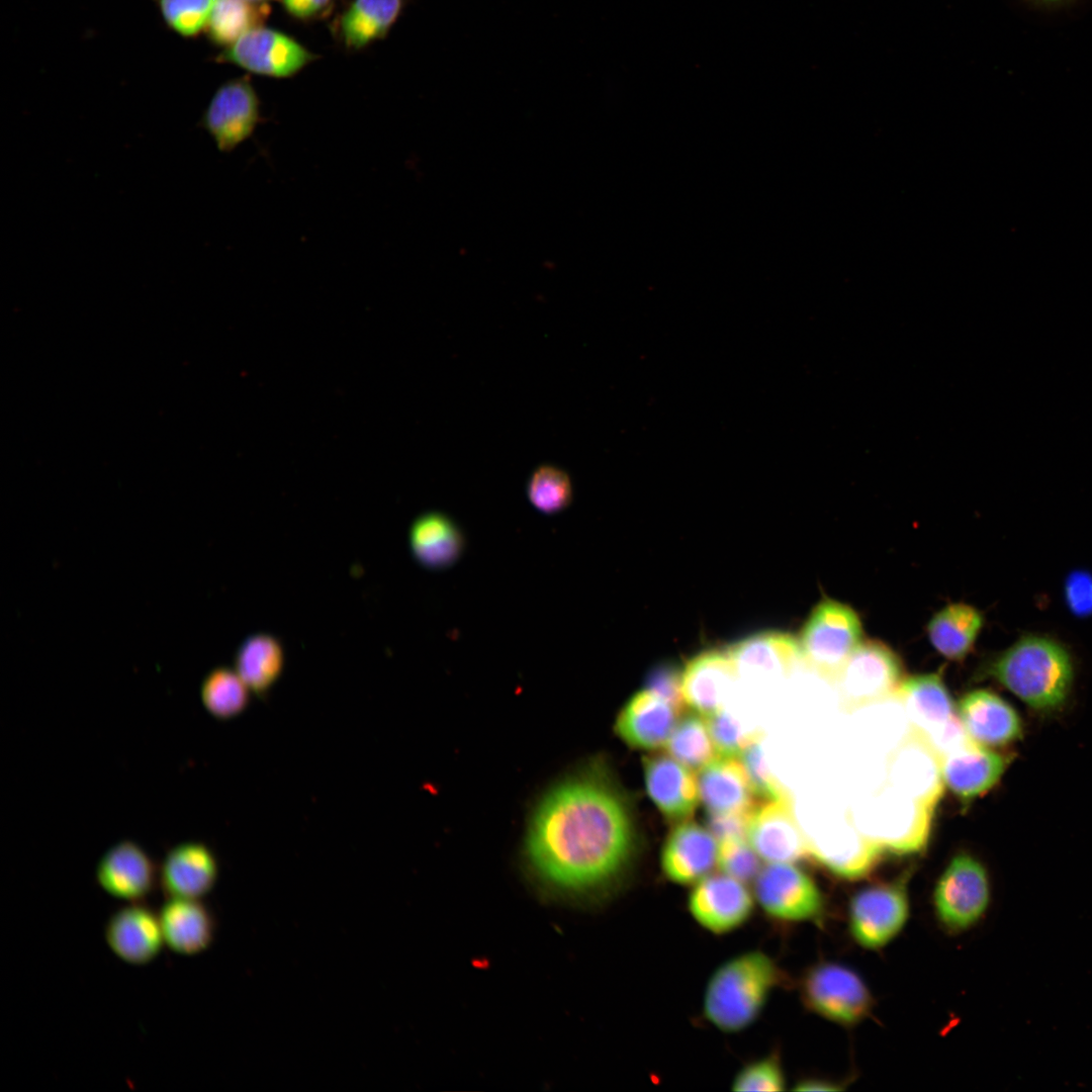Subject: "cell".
Listing matches in <instances>:
<instances>
[{"instance_id":"obj_1","label":"cell","mask_w":1092,"mask_h":1092,"mask_svg":"<svg viewBox=\"0 0 1092 1092\" xmlns=\"http://www.w3.org/2000/svg\"><path fill=\"white\" fill-rule=\"evenodd\" d=\"M634 847L629 808L606 765L590 759L558 778L528 816L522 857L543 886L593 894L612 886Z\"/></svg>"},{"instance_id":"obj_2","label":"cell","mask_w":1092,"mask_h":1092,"mask_svg":"<svg viewBox=\"0 0 1092 1092\" xmlns=\"http://www.w3.org/2000/svg\"><path fill=\"white\" fill-rule=\"evenodd\" d=\"M981 674L996 680L1042 715L1060 711L1074 684V665L1068 650L1060 642L1035 634L1020 637L989 659Z\"/></svg>"},{"instance_id":"obj_3","label":"cell","mask_w":1092,"mask_h":1092,"mask_svg":"<svg viewBox=\"0 0 1092 1092\" xmlns=\"http://www.w3.org/2000/svg\"><path fill=\"white\" fill-rule=\"evenodd\" d=\"M783 980L776 962L761 950L731 958L712 974L704 994V1015L724 1032H738L760 1015Z\"/></svg>"},{"instance_id":"obj_4","label":"cell","mask_w":1092,"mask_h":1092,"mask_svg":"<svg viewBox=\"0 0 1092 1092\" xmlns=\"http://www.w3.org/2000/svg\"><path fill=\"white\" fill-rule=\"evenodd\" d=\"M862 625L848 605L822 600L811 612L800 635L802 660L825 679L835 681L842 666L862 642Z\"/></svg>"},{"instance_id":"obj_5","label":"cell","mask_w":1092,"mask_h":1092,"mask_svg":"<svg viewBox=\"0 0 1092 1092\" xmlns=\"http://www.w3.org/2000/svg\"><path fill=\"white\" fill-rule=\"evenodd\" d=\"M800 995L806 1007L834 1023L851 1026L866 1019L874 997L854 970L836 962H820L803 975Z\"/></svg>"},{"instance_id":"obj_6","label":"cell","mask_w":1092,"mask_h":1092,"mask_svg":"<svg viewBox=\"0 0 1092 1092\" xmlns=\"http://www.w3.org/2000/svg\"><path fill=\"white\" fill-rule=\"evenodd\" d=\"M990 897V881L984 864L975 856L961 852L950 859L936 882L933 910L946 931L961 933L983 918Z\"/></svg>"},{"instance_id":"obj_7","label":"cell","mask_w":1092,"mask_h":1092,"mask_svg":"<svg viewBox=\"0 0 1092 1092\" xmlns=\"http://www.w3.org/2000/svg\"><path fill=\"white\" fill-rule=\"evenodd\" d=\"M911 874L907 870L892 881L867 886L852 895L848 926L858 945L882 948L904 928L910 910L907 885Z\"/></svg>"},{"instance_id":"obj_8","label":"cell","mask_w":1092,"mask_h":1092,"mask_svg":"<svg viewBox=\"0 0 1092 1092\" xmlns=\"http://www.w3.org/2000/svg\"><path fill=\"white\" fill-rule=\"evenodd\" d=\"M904 677L903 663L891 647L862 640L833 684L843 708L850 711L894 696Z\"/></svg>"},{"instance_id":"obj_9","label":"cell","mask_w":1092,"mask_h":1092,"mask_svg":"<svg viewBox=\"0 0 1092 1092\" xmlns=\"http://www.w3.org/2000/svg\"><path fill=\"white\" fill-rule=\"evenodd\" d=\"M869 810L874 825L858 830L884 852L910 854L925 848L934 809L890 787V792H883Z\"/></svg>"},{"instance_id":"obj_10","label":"cell","mask_w":1092,"mask_h":1092,"mask_svg":"<svg viewBox=\"0 0 1092 1092\" xmlns=\"http://www.w3.org/2000/svg\"><path fill=\"white\" fill-rule=\"evenodd\" d=\"M754 893L763 911L777 920L817 921L825 912L824 896L815 881L792 863L775 862L760 870Z\"/></svg>"},{"instance_id":"obj_11","label":"cell","mask_w":1092,"mask_h":1092,"mask_svg":"<svg viewBox=\"0 0 1092 1092\" xmlns=\"http://www.w3.org/2000/svg\"><path fill=\"white\" fill-rule=\"evenodd\" d=\"M261 120L258 95L247 78L217 88L202 118V127L220 152L229 153L252 136Z\"/></svg>"},{"instance_id":"obj_12","label":"cell","mask_w":1092,"mask_h":1092,"mask_svg":"<svg viewBox=\"0 0 1092 1092\" xmlns=\"http://www.w3.org/2000/svg\"><path fill=\"white\" fill-rule=\"evenodd\" d=\"M748 843L769 863L812 859V841L798 824L788 796L768 799L754 808L747 828Z\"/></svg>"},{"instance_id":"obj_13","label":"cell","mask_w":1092,"mask_h":1092,"mask_svg":"<svg viewBox=\"0 0 1092 1092\" xmlns=\"http://www.w3.org/2000/svg\"><path fill=\"white\" fill-rule=\"evenodd\" d=\"M888 780L900 794L935 809L944 787L940 755L924 735L913 729L892 753Z\"/></svg>"},{"instance_id":"obj_14","label":"cell","mask_w":1092,"mask_h":1092,"mask_svg":"<svg viewBox=\"0 0 1092 1092\" xmlns=\"http://www.w3.org/2000/svg\"><path fill=\"white\" fill-rule=\"evenodd\" d=\"M220 58L255 74L285 78L301 70L313 56L280 31L255 27L229 46Z\"/></svg>"},{"instance_id":"obj_15","label":"cell","mask_w":1092,"mask_h":1092,"mask_svg":"<svg viewBox=\"0 0 1092 1092\" xmlns=\"http://www.w3.org/2000/svg\"><path fill=\"white\" fill-rule=\"evenodd\" d=\"M688 909L703 928L724 934L749 919L753 899L742 882L723 873L706 876L695 884L689 895Z\"/></svg>"},{"instance_id":"obj_16","label":"cell","mask_w":1092,"mask_h":1092,"mask_svg":"<svg viewBox=\"0 0 1092 1092\" xmlns=\"http://www.w3.org/2000/svg\"><path fill=\"white\" fill-rule=\"evenodd\" d=\"M940 762L944 786L966 805L992 790L1008 765L1003 754L973 739L941 755Z\"/></svg>"},{"instance_id":"obj_17","label":"cell","mask_w":1092,"mask_h":1092,"mask_svg":"<svg viewBox=\"0 0 1092 1092\" xmlns=\"http://www.w3.org/2000/svg\"><path fill=\"white\" fill-rule=\"evenodd\" d=\"M957 710L966 732L978 744L1002 747L1022 736L1023 726L1017 711L992 691L968 692L960 699Z\"/></svg>"},{"instance_id":"obj_18","label":"cell","mask_w":1092,"mask_h":1092,"mask_svg":"<svg viewBox=\"0 0 1092 1092\" xmlns=\"http://www.w3.org/2000/svg\"><path fill=\"white\" fill-rule=\"evenodd\" d=\"M738 677L769 681L787 676L802 660L799 641L783 632H762L731 646L727 651Z\"/></svg>"},{"instance_id":"obj_19","label":"cell","mask_w":1092,"mask_h":1092,"mask_svg":"<svg viewBox=\"0 0 1092 1092\" xmlns=\"http://www.w3.org/2000/svg\"><path fill=\"white\" fill-rule=\"evenodd\" d=\"M737 678L728 652L705 651L692 658L681 671L684 703L700 714L711 715L724 708Z\"/></svg>"},{"instance_id":"obj_20","label":"cell","mask_w":1092,"mask_h":1092,"mask_svg":"<svg viewBox=\"0 0 1092 1092\" xmlns=\"http://www.w3.org/2000/svg\"><path fill=\"white\" fill-rule=\"evenodd\" d=\"M680 711L646 689L633 695L617 715L616 734L629 746L655 749L665 745Z\"/></svg>"},{"instance_id":"obj_21","label":"cell","mask_w":1092,"mask_h":1092,"mask_svg":"<svg viewBox=\"0 0 1092 1092\" xmlns=\"http://www.w3.org/2000/svg\"><path fill=\"white\" fill-rule=\"evenodd\" d=\"M96 878L102 889L111 896L138 902L152 892L156 869L151 856L140 844L121 840L100 858Z\"/></svg>"},{"instance_id":"obj_22","label":"cell","mask_w":1092,"mask_h":1092,"mask_svg":"<svg viewBox=\"0 0 1092 1092\" xmlns=\"http://www.w3.org/2000/svg\"><path fill=\"white\" fill-rule=\"evenodd\" d=\"M718 849L717 839L710 830L684 822L671 831L663 845V874L679 885L696 884L717 864Z\"/></svg>"},{"instance_id":"obj_23","label":"cell","mask_w":1092,"mask_h":1092,"mask_svg":"<svg viewBox=\"0 0 1092 1092\" xmlns=\"http://www.w3.org/2000/svg\"><path fill=\"white\" fill-rule=\"evenodd\" d=\"M218 863L204 843L188 841L172 847L164 857L160 882L169 898L199 899L211 891Z\"/></svg>"},{"instance_id":"obj_24","label":"cell","mask_w":1092,"mask_h":1092,"mask_svg":"<svg viewBox=\"0 0 1092 1092\" xmlns=\"http://www.w3.org/2000/svg\"><path fill=\"white\" fill-rule=\"evenodd\" d=\"M105 939L122 961L131 965H146L158 957L163 946L159 915L133 902L109 918L105 926Z\"/></svg>"},{"instance_id":"obj_25","label":"cell","mask_w":1092,"mask_h":1092,"mask_svg":"<svg viewBox=\"0 0 1092 1092\" xmlns=\"http://www.w3.org/2000/svg\"><path fill=\"white\" fill-rule=\"evenodd\" d=\"M414 559L429 570L452 567L462 557L466 539L461 527L450 516L430 511L417 517L408 531Z\"/></svg>"},{"instance_id":"obj_26","label":"cell","mask_w":1092,"mask_h":1092,"mask_svg":"<svg viewBox=\"0 0 1092 1092\" xmlns=\"http://www.w3.org/2000/svg\"><path fill=\"white\" fill-rule=\"evenodd\" d=\"M647 793L661 813L670 820L693 815L700 800L698 780L690 768L666 756L643 760Z\"/></svg>"},{"instance_id":"obj_27","label":"cell","mask_w":1092,"mask_h":1092,"mask_svg":"<svg viewBox=\"0 0 1092 1092\" xmlns=\"http://www.w3.org/2000/svg\"><path fill=\"white\" fill-rule=\"evenodd\" d=\"M894 696L913 723V729L927 739L957 716L951 696L938 672L904 677Z\"/></svg>"},{"instance_id":"obj_28","label":"cell","mask_w":1092,"mask_h":1092,"mask_svg":"<svg viewBox=\"0 0 1092 1092\" xmlns=\"http://www.w3.org/2000/svg\"><path fill=\"white\" fill-rule=\"evenodd\" d=\"M700 800L710 813L754 810V792L741 760L723 756L704 766L698 778Z\"/></svg>"},{"instance_id":"obj_29","label":"cell","mask_w":1092,"mask_h":1092,"mask_svg":"<svg viewBox=\"0 0 1092 1092\" xmlns=\"http://www.w3.org/2000/svg\"><path fill=\"white\" fill-rule=\"evenodd\" d=\"M158 915L164 941L179 954L199 953L214 937L212 915L198 899L169 898Z\"/></svg>"},{"instance_id":"obj_30","label":"cell","mask_w":1092,"mask_h":1092,"mask_svg":"<svg viewBox=\"0 0 1092 1092\" xmlns=\"http://www.w3.org/2000/svg\"><path fill=\"white\" fill-rule=\"evenodd\" d=\"M983 624L984 617L979 610L964 603H953L930 619L927 634L940 655L961 661L972 650Z\"/></svg>"},{"instance_id":"obj_31","label":"cell","mask_w":1092,"mask_h":1092,"mask_svg":"<svg viewBox=\"0 0 1092 1092\" xmlns=\"http://www.w3.org/2000/svg\"><path fill=\"white\" fill-rule=\"evenodd\" d=\"M284 650L280 641L266 633L244 640L235 656V669L248 688L258 696L266 695L280 677Z\"/></svg>"},{"instance_id":"obj_32","label":"cell","mask_w":1092,"mask_h":1092,"mask_svg":"<svg viewBox=\"0 0 1092 1092\" xmlns=\"http://www.w3.org/2000/svg\"><path fill=\"white\" fill-rule=\"evenodd\" d=\"M402 0H354L343 14L340 31L345 43L362 48L382 37L396 20Z\"/></svg>"},{"instance_id":"obj_33","label":"cell","mask_w":1092,"mask_h":1092,"mask_svg":"<svg viewBox=\"0 0 1092 1092\" xmlns=\"http://www.w3.org/2000/svg\"><path fill=\"white\" fill-rule=\"evenodd\" d=\"M249 0H215L205 30L210 40L231 46L267 16V7Z\"/></svg>"},{"instance_id":"obj_34","label":"cell","mask_w":1092,"mask_h":1092,"mask_svg":"<svg viewBox=\"0 0 1092 1092\" xmlns=\"http://www.w3.org/2000/svg\"><path fill=\"white\" fill-rule=\"evenodd\" d=\"M249 690L236 669L219 666L209 671L202 681V704L214 718L230 720L247 709Z\"/></svg>"},{"instance_id":"obj_35","label":"cell","mask_w":1092,"mask_h":1092,"mask_svg":"<svg viewBox=\"0 0 1092 1092\" xmlns=\"http://www.w3.org/2000/svg\"><path fill=\"white\" fill-rule=\"evenodd\" d=\"M665 745L669 755L690 769L703 768L718 754L707 722L696 715L679 721Z\"/></svg>"},{"instance_id":"obj_36","label":"cell","mask_w":1092,"mask_h":1092,"mask_svg":"<svg viewBox=\"0 0 1092 1092\" xmlns=\"http://www.w3.org/2000/svg\"><path fill=\"white\" fill-rule=\"evenodd\" d=\"M527 497L531 505L544 515H556L565 511L573 498L570 476L553 464H541L530 474Z\"/></svg>"},{"instance_id":"obj_37","label":"cell","mask_w":1092,"mask_h":1092,"mask_svg":"<svg viewBox=\"0 0 1092 1092\" xmlns=\"http://www.w3.org/2000/svg\"><path fill=\"white\" fill-rule=\"evenodd\" d=\"M215 0H158L165 23L184 37L197 35L206 27Z\"/></svg>"},{"instance_id":"obj_38","label":"cell","mask_w":1092,"mask_h":1092,"mask_svg":"<svg viewBox=\"0 0 1092 1092\" xmlns=\"http://www.w3.org/2000/svg\"><path fill=\"white\" fill-rule=\"evenodd\" d=\"M707 725L718 754L735 756L759 736L745 732L739 721L724 708L708 715Z\"/></svg>"},{"instance_id":"obj_39","label":"cell","mask_w":1092,"mask_h":1092,"mask_svg":"<svg viewBox=\"0 0 1092 1092\" xmlns=\"http://www.w3.org/2000/svg\"><path fill=\"white\" fill-rule=\"evenodd\" d=\"M785 1073L776 1056H767L743 1067L732 1082L735 1091H783Z\"/></svg>"},{"instance_id":"obj_40","label":"cell","mask_w":1092,"mask_h":1092,"mask_svg":"<svg viewBox=\"0 0 1092 1092\" xmlns=\"http://www.w3.org/2000/svg\"><path fill=\"white\" fill-rule=\"evenodd\" d=\"M717 864L724 874L742 883L755 879L760 871L759 855L745 839L720 841Z\"/></svg>"},{"instance_id":"obj_41","label":"cell","mask_w":1092,"mask_h":1092,"mask_svg":"<svg viewBox=\"0 0 1092 1092\" xmlns=\"http://www.w3.org/2000/svg\"><path fill=\"white\" fill-rule=\"evenodd\" d=\"M741 761L747 771L751 787L755 795L767 799L786 797L787 794L769 775L766 767L759 738L752 741L742 752Z\"/></svg>"},{"instance_id":"obj_42","label":"cell","mask_w":1092,"mask_h":1092,"mask_svg":"<svg viewBox=\"0 0 1092 1092\" xmlns=\"http://www.w3.org/2000/svg\"><path fill=\"white\" fill-rule=\"evenodd\" d=\"M680 675L681 672L673 665L663 664L657 666L648 675L647 689L681 711L685 703L680 691Z\"/></svg>"},{"instance_id":"obj_43","label":"cell","mask_w":1092,"mask_h":1092,"mask_svg":"<svg viewBox=\"0 0 1092 1092\" xmlns=\"http://www.w3.org/2000/svg\"><path fill=\"white\" fill-rule=\"evenodd\" d=\"M1065 599L1078 616L1092 614V575L1085 571L1071 573L1065 583Z\"/></svg>"},{"instance_id":"obj_44","label":"cell","mask_w":1092,"mask_h":1092,"mask_svg":"<svg viewBox=\"0 0 1092 1092\" xmlns=\"http://www.w3.org/2000/svg\"><path fill=\"white\" fill-rule=\"evenodd\" d=\"M752 811L710 813L708 820L710 831L719 842L730 839H745Z\"/></svg>"},{"instance_id":"obj_45","label":"cell","mask_w":1092,"mask_h":1092,"mask_svg":"<svg viewBox=\"0 0 1092 1092\" xmlns=\"http://www.w3.org/2000/svg\"><path fill=\"white\" fill-rule=\"evenodd\" d=\"M332 0H282L284 8L294 17L307 19L318 16Z\"/></svg>"},{"instance_id":"obj_46","label":"cell","mask_w":1092,"mask_h":1092,"mask_svg":"<svg viewBox=\"0 0 1092 1092\" xmlns=\"http://www.w3.org/2000/svg\"><path fill=\"white\" fill-rule=\"evenodd\" d=\"M841 1082L821 1079V1078H806L799 1081L796 1084L794 1090L797 1091H837L843 1089Z\"/></svg>"},{"instance_id":"obj_47","label":"cell","mask_w":1092,"mask_h":1092,"mask_svg":"<svg viewBox=\"0 0 1092 1092\" xmlns=\"http://www.w3.org/2000/svg\"><path fill=\"white\" fill-rule=\"evenodd\" d=\"M1040 1H1043V2H1059V1H1063V0H1040Z\"/></svg>"},{"instance_id":"obj_48","label":"cell","mask_w":1092,"mask_h":1092,"mask_svg":"<svg viewBox=\"0 0 1092 1092\" xmlns=\"http://www.w3.org/2000/svg\"><path fill=\"white\" fill-rule=\"evenodd\" d=\"M249 1H252V2H261V1H265V0H249Z\"/></svg>"}]
</instances>
